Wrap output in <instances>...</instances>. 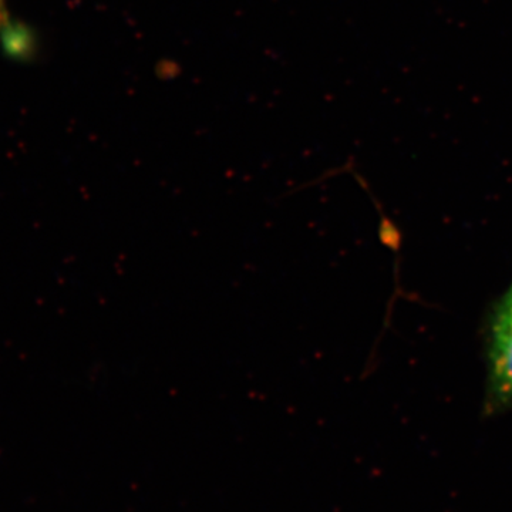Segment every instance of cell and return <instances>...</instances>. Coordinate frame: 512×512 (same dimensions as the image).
Listing matches in <instances>:
<instances>
[{
	"label": "cell",
	"mask_w": 512,
	"mask_h": 512,
	"mask_svg": "<svg viewBox=\"0 0 512 512\" xmlns=\"http://www.w3.org/2000/svg\"><path fill=\"white\" fill-rule=\"evenodd\" d=\"M488 332V389L498 409L512 407V284L495 306Z\"/></svg>",
	"instance_id": "6da1fadb"
}]
</instances>
